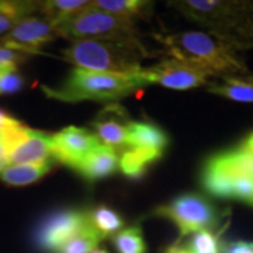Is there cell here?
<instances>
[{"label": "cell", "mask_w": 253, "mask_h": 253, "mask_svg": "<svg viewBox=\"0 0 253 253\" xmlns=\"http://www.w3.org/2000/svg\"><path fill=\"white\" fill-rule=\"evenodd\" d=\"M221 253H253V241H232L222 245Z\"/></svg>", "instance_id": "obj_28"}, {"label": "cell", "mask_w": 253, "mask_h": 253, "mask_svg": "<svg viewBox=\"0 0 253 253\" xmlns=\"http://www.w3.org/2000/svg\"><path fill=\"white\" fill-rule=\"evenodd\" d=\"M9 165L51 162V134L20 124L9 128Z\"/></svg>", "instance_id": "obj_10"}, {"label": "cell", "mask_w": 253, "mask_h": 253, "mask_svg": "<svg viewBox=\"0 0 253 253\" xmlns=\"http://www.w3.org/2000/svg\"><path fill=\"white\" fill-rule=\"evenodd\" d=\"M251 204H252V206H253V201H252V203H251Z\"/></svg>", "instance_id": "obj_34"}, {"label": "cell", "mask_w": 253, "mask_h": 253, "mask_svg": "<svg viewBox=\"0 0 253 253\" xmlns=\"http://www.w3.org/2000/svg\"><path fill=\"white\" fill-rule=\"evenodd\" d=\"M120 169V154L107 145H97L73 169L86 180L96 181L111 176Z\"/></svg>", "instance_id": "obj_14"}, {"label": "cell", "mask_w": 253, "mask_h": 253, "mask_svg": "<svg viewBox=\"0 0 253 253\" xmlns=\"http://www.w3.org/2000/svg\"><path fill=\"white\" fill-rule=\"evenodd\" d=\"M163 155L148 149H136V148H126L120 154V170L131 179H139L144 176L146 169L159 161Z\"/></svg>", "instance_id": "obj_17"}, {"label": "cell", "mask_w": 253, "mask_h": 253, "mask_svg": "<svg viewBox=\"0 0 253 253\" xmlns=\"http://www.w3.org/2000/svg\"><path fill=\"white\" fill-rule=\"evenodd\" d=\"M91 253H109V252H107L106 249H101V248H96V249H94V251H93Z\"/></svg>", "instance_id": "obj_33"}, {"label": "cell", "mask_w": 253, "mask_h": 253, "mask_svg": "<svg viewBox=\"0 0 253 253\" xmlns=\"http://www.w3.org/2000/svg\"><path fill=\"white\" fill-rule=\"evenodd\" d=\"M151 56L146 48L101 40L72 41L62 51L63 59L73 63L75 68L124 75L139 72L141 61Z\"/></svg>", "instance_id": "obj_5"}, {"label": "cell", "mask_w": 253, "mask_h": 253, "mask_svg": "<svg viewBox=\"0 0 253 253\" xmlns=\"http://www.w3.org/2000/svg\"><path fill=\"white\" fill-rule=\"evenodd\" d=\"M51 170V162L31 165H9L0 172V180L9 186H28L44 177Z\"/></svg>", "instance_id": "obj_18"}, {"label": "cell", "mask_w": 253, "mask_h": 253, "mask_svg": "<svg viewBox=\"0 0 253 253\" xmlns=\"http://www.w3.org/2000/svg\"><path fill=\"white\" fill-rule=\"evenodd\" d=\"M56 38H59L58 30L40 13V16L31 14L23 18L9 34L0 38V44L30 55L38 54L41 46Z\"/></svg>", "instance_id": "obj_11"}, {"label": "cell", "mask_w": 253, "mask_h": 253, "mask_svg": "<svg viewBox=\"0 0 253 253\" xmlns=\"http://www.w3.org/2000/svg\"><path fill=\"white\" fill-rule=\"evenodd\" d=\"M38 1L0 0V36L9 34L23 18L40 11Z\"/></svg>", "instance_id": "obj_19"}, {"label": "cell", "mask_w": 253, "mask_h": 253, "mask_svg": "<svg viewBox=\"0 0 253 253\" xmlns=\"http://www.w3.org/2000/svg\"><path fill=\"white\" fill-rule=\"evenodd\" d=\"M101 142L97 135L81 126H65L51 134V154L56 162L75 169L82 159Z\"/></svg>", "instance_id": "obj_12"}, {"label": "cell", "mask_w": 253, "mask_h": 253, "mask_svg": "<svg viewBox=\"0 0 253 253\" xmlns=\"http://www.w3.org/2000/svg\"><path fill=\"white\" fill-rule=\"evenodd\" d=\"M93 3L96 7L134 24L136 20L148 16V11L152 7L151 1L144 0H97Z\"/></svg>", "instance_id": "obj_20"}, {"label": "cell", "mask_w": 253, "mask_h": 253, "mask_svg": "<svg viewBox=\"0 0 253 253\" xmlns=\"http://www.w3.org/2000/svg\"><path fill=\"white\" fill-rule=\"evenodd\" d=\"M163 253H190L189 246L187 245H183L180 242H174V244L169 245Z\"/></svg>", "instance_id": "obj_31"}, {"label": "cell", "mask_w": 253, "mask_h": 253, "mask_svg": "<svg viewBox=\"0 0 253 253\" xmlns=\"http://www.w3.org/2000/svg\"><path fill=\"white\" fill-rule=\"evenodd\" d=\"M21 123L16 120L14 117H11L9 113L0 110V129H4V128H10V126H17Z\"/></svg>", "instance_id": "obj_30"}, {"label": "cell", "mask_w": 253, "mask_h": 253, "mask_svg": "<svg viewBox=\"0 0 253 253\" xmlns=\"http://www.w3.org/2000/svg\"><path fill=\"white\" fill-rule=\"evenodd\" d=\"M24 78L18 73L17 68L0 69V94H14L23 89Z\"/></svg>", "instance_id": "obj_26"}, {"label": "cell", "mask_w": 253, "mask_h": 253, "mask_svg": "<svg viewBox=\"0 0 253 253\" xmlns=\"http://www.w3.org/2000/svg\"><path fill=\"white\" fill-rule=\"evenodd\" d=\"M208 91L238 103H253V81L251 79L226 76L221 84L211 83L208 86Z\"/></svg>", "instance_id": "obj_21"}, {"label": "cell", "mask_w": 253, "mask_h": 253, "mask_svg": "<svg viewBox=\"0 0 253 253\" xmlns=\"http://www.w3.org/2000/svg\"><path fill=\"white\" fill-rule=\"evenodd\" d=\"M89 6H91V1L84 0H51L41 1L40 13L58 30V27L68 23Z\"/></svg>", "instance_id": "obj_16"}, {"label": "cell", "mask_w": 253, "mask_h": 253, "mask_svg": "<svg viewBox=\"0 0 253 253\" xmlns=\"http://www.w3.org/2000/svg\"><path fill=\"white\" fill-rule=\"evenodd\" d=\"M169 58L177 59L206 72L208 76H232L246 72L236 51L222 40L203 31H183L176 34H155Z\"/></svg>", "instance_id": "obj_2"}, {"label": "cell", "mask_w": 253, "mask_h": 253, "mask_svg": "<svg viewBox=\"0 0 253 253\" xmlns=\"http://www.w3.org/2000/svg\"><path fill=\"white\" fill-rule=\"evenodd\" d=\"M113 244L118 253H146L142 229L138 225H131L121 229L113 236Z\"/></svg>", "instance_id": "obj_23"}, {"label": "cell", "mask_w": 253, "mask_h": 253, "mask_svg": "<svg viewBox=\"0 0 253 253\" xmlns=\"http://www.w3.org/2000/svg\"><path fill=\"white\" fill-rule=\"evenodd\" d=\"M146 86L138 73H109L86 71L73 68L66 79L56 87L42 84L41 89L49 99L63 103H79L84 100L93 101H116Z\"/></svg>", "instance_id": "obj_3"}, {"label": "cell", "mask_w": 253, "mask_h": 253, "mask_svg": "<svg viewBox=\"0 0 253 253\" xmlns=\"http://www.w3.org/2000/svg\"><path fill=\"white\" fill-rule=\"evenodd\" d=\"M7 131L9 128L0 129V172L6 166H9V132Z\"/></svg>", "instance_id": "obj_29"}, {"label": "cell", "mask_w": 253, "mask_h": 253, "mask_svg": "<svg viewBox=\"0 0 253 253\" xmlns=\"http://www.w3.org/2000/svg\"><path fill=\"white\" fill-rule=\"evenodd\" d=\"M90 225V211L61 210L49 214L40 224L34 241L41 252L56 253L68 241Z\"/></svg>", "instance_id": "obj_8"}, {"label": "cell", "mask_w": 253, "mask_h": 253, "mask_svg": "<svg viewBox=\"0 0 253 253\" xmlns=\"http://www.w3.org/2000/svg\"><path fill=\"white\" fill-rule=\"evenodd\" d=\"M184 17L210 30L234 49L253 48V3L186 0L169 3Z\"/></svg>", "instance_id": "obj_1"}, {"label": "cell", "mask_w": 253, "mask_h": 253, "mask_svg": "<svg viewBox=\"0 0 253 253\" xmlns=\"http://www.w3.org/2000/svg\"><path fill=\"white\" fill-rule=\"evenodd\" d=\"M154 215L172 221L179 228L180 238L211 229L218 225L221 218L217 207L211 201L194 193L181 194L170 203L158 207Z\"/></svg>", "instance_id": "obj_7"}, {"label": "cell", "mask_w": 253, "mask_h": 253, "mask_svg": "<svg viewBox=\"0 0 253 253\" xmlns=\"http://www.w3.org/2000/svg\"><path fill=\"white\" fill-rule=\"evenodd\" d=\"M139 79L145 84H161L174 90H189L207 84L208 75L194 66L168 58L149 68H142L138 72Z\"/></svg>", "instance_id": "obj_9"}, {"label": "cell", "mask_w": 253, "mask_h": 253, "mask_svg": "<svg viewBox=\"0 0 253 253\" xmlns=\"http://www.w3.org/2000/svg\"><path fill=\"white\" fill-rule=\"evenodd\" d=\"M168 142L169 139L166 132L155 124L131 121L128 126L126 148L148 149L163 155Z\"/></svg>", "instance_id": "obj_15"}, {"label": "cell", "mask_w": 253, "mask_h": 253, "mask_svg": "<svg viewBox=\"0 0 253 253\" xmlns=\"http://www.w3.org/2000/svg\"><path fill=\"white\" fill-rule=\"evenodd\" d=\"M201 184L218 199L253 201V154L242 148L210 156L201 172Z\"/></svg>", "instance_id": "obj_4"}, {"label": "cell", "mask_w": 253, "mask_h": 253, "mask_svg": "<svg viewBox=\"0 0 253 253\" xmlns=\"http://www.w3.org/2000/svg\"><path fill=\"white\" fill-rule=\"evenodd\" d=\"M103 239L91 228L90 225L86 226L76 236H73L71 241H68L56 253H91Z\"/></svg>", "instance_id": "obj_24"}, {"label": "cell", "mask_w": 253, "mask_h": 253, "mask_svg": "<svg viewBox=\"0 0 253 253\" xmlns=\"http://www.w3.org/2000/svg\"><path fill=\"white\" fill-rule=\"evenodd\" d=\"M90 226L99 234L101 239H106L113 238L123 229L124 219L113 208L99 206L90 211Z\"/></svg>", "instance_id": "obj_22"}, {"label": "cell", "mask_w": 253, "mask_h": 253, "mask_svg": "<svg viewBox=\"0 0 253 253\" xmlns=\"http://www.w3.org/2000/svg\"><path fill=\"white\" fill-rule=\"evenodd\" d=\"M28 58L27 54L11 49L9 46L0 44V69L4 68H17V63L24 62Z\"/></svg>", "instance_id": "obj_27"}, {"label": "cell", "mask_w": 253, "mask_h": 253, "mask_svg": "<svg viewBox=\"0 0 253 253\" xmlns=\"http://www.w3.org/2000/svg\"><path fill=\"white\" fill-rule=\"evenodd\" d=\"M190 253H221L222 245L219 241V234L211 229H204L191 236L187 244Z\"/></svg>", "instance_id": "obj_25"}, {"label": "cell", "mask_w": 253, "mask_h": 253, "mask_svg": "<svg viewBox=\"0 0 253 253\" xmlns=\"http://www.w3.org/2000/svg\"><path fill=\"white\" fill-rule=\"evenodd\" d=\"M239 148H242L245 149L246 152H251L253 154V131L251 134H248V135L245 136L244 139H242V142L239 145Z\"/></svg>", "instance_id": "obj_32"}, {"label": "cell", "mask_w": 253, "mask_h": 253, "mask_svg": "<svg viewBox=\"0 0 253 253\" xmlns=\"http://www.w3.org/2000/svg\"><path fill=\"white\" fill-rule=\"evenodd\" d=\"M129 123L131 120H128L124 110L120 106H109L93 121V128L101 144L107 145L121 154L126 148Z\"/></svg>", "instance_id": "obj_13"}, {"label": "cell", "mask_w": 253, "mask_h": 253, "mask_svg": "<svg viewBox=\"0 0 253 253\" xmlns=\"http://www.w3.org/2000/svg\"><path fill=\"white\" fill-rule=\"evenodd\" d=\"M138 34L134 23L121 20L96 7L93 1L87 9L58 27V36L71 42L78 40H101L145 48Z\"/></svg>", "instance_id": "obj_6"}]
</instances>
